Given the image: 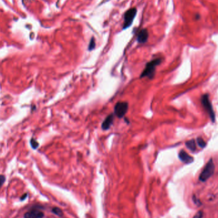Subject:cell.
<instances>
[{
  "label": "cell",
  "mask_w": 218,
  "mask_h": 218,
  "mask_svg": "<svg viewBox=\"0 0 218 218\" xmlns=\"http://www.w3.org/2000/svg\"><path fill=\"white\" fill-rule=\"evenodd\" d=\"M95 46H96V43H95V39L94 38H92L91 40H90V42H89V47H88V50L91 51L92 50H93L95 48Z\"/></svg>",
  "instance_id": "cell-12"
},
{
  "label": "cell",
  "mask_w": 218,
  "mask_h": 218,
  "mask_svg": "<svg viewBox=\"0 0 218 218\" xmlns=\"http://www.w3.org/2000/svg\"><path fill=\"white\" fill-rule=\"evenodd\" d=\"M137 13L136 8H131L127 10L124 15V24H123V29H126L131 26L132 24L135 17Z\"/></svg>",
  "instance_id": "cell-3"
},
{
  "label": "cell",
  "mask_w": 218,
  "mask_h": 218,
  "mask_svg": "<svg viewBox=\"0 0 218 218\" xmlns=\"http://www.w3.org/2000/svg\"><path fill=\"white\" fill-rule=\"evenodd\" d=\"M27 196H28V194H26H26H24L21 198V200H25L26 199V198L27 197Z\"/></svg>",
  "instance_id": "cell-17"
},
{
  "label": "cell",
  "mask_w": 218,
  "mask_h": 218,
  "mask_svg": "<svg viewBox=\"0 0 218 218\" xmlns=\"http://www.w3.org/2000/svg\"><path fill=\"white\" fill-rule=\"evenodd\" d=\"M5 181V177L4 175H0V188H1Z\"/></svg>",
  "instance_id": "cell-15"
},
{
  "label": "cell",
  "mask_w": 218,
  "mask_h": 218,
  "mask_svg": "<svg viewBox=\"0 0 218 218\" xmlns=\"http://www.w3.org/2000/svg\"><path fill=\"white\" fill-rule=\"evenodd\" d=\"M114 115L111 114L108 115V116L105 119L103 123L101 124V128L104 130H108L111 128L114 122Z\"/></svg>",
  "instance_id": "cell-8"
},
{
  "label": "cell",
  "mask_w": 218,
  "mask_h": 218,
  "mask_svg": "<svg viewBox=\"0 0 218 218\" xmlns=\"http://www.w3.org/2000/svg\"><path fill=\"white\" fill-rule=\"evenodd\" d=\"M162 58H156L153 60L149 63L146 64L144 70L140 75V78L144 77H148L149 79H152L155 75L156 68L157 66L160 65L162 63Z\"/></svg>",
  "instance_id": "cell-1"
},
{
  "label": "cell",
  "mask_w": 218,
  "mask_h": 218,
  "mask_svg": "<svg viewBox=\"0 0 218 218\" xmlns=\"http://www.w3.org/2000/svg\"><path fill=\"white\" fill-rule=\"evenodd\" d=\"M203 215V214L202 211H201V210L198 211V212L193 216V218H202Z\"/></svg>",
  "instance_id": "cell-14"
},
{
  "label": "cell",
  "mask_w": 218,
  "mask_h": 218,
  "mask_svg": "<svg viewBox=\"0 0 218 218\" xmlns=\"http://www.w3.org/2000/svg\"><path fill=\"white\" fill-rule=\"evenodd\" d=\"M197 143H198V146L201 147V148H204V147H206V146L207 145L206 142H205V140L201 137H198L197 138Z\"/></svg>",
  "instance_id": "cell-11"
},
{
  "label": "cell",
  "mask_w": 218,
  "mask_h": 218,
  "mask_svg": "<svg viewBox=\"0 0 218 218\" xmlns=\"http://www.w3.org/2000/svg\"><path fill=\"white\" fill-rule=\"evenodd\" d=\"M201 100H202V104L203 107H204L205 109H206L207 113L209 114L210 119L212 120L213 123H214L215 119H216L215 114H214V112L213 110L212 104H211L210 101L209 95L208 94L203 95Z\"/></svg>",
  "instance_id": "cell-4"
},
{
  "label": "cell",
  "mask_w": 218,
  "mask_h": 218,
  "mask_svg": "<svg viewBox=\"0 0 218 218\" xmlns=\"http://www.w3.org/2000/svg\"><path fill=\"white\" fill-rule=\"evenodd\" d=\"M53 213L54 214H55L56 215L58 216H62L63 215V211L61 210V209L58 208V207H54L53 209Z\"/></svg>",
  "instance_id": "cell-13"
},
{
  "label": "cell",
  "mask_w": 218,
  "mask_h": 218,
  "mask_svg": "<svg viewBox=\"0 0 218 218\" xmlns=\"http://www.w3.org/2000/svg\"><path fill=\"white\" fill-rule=\"evenodd\" d=\"M179 158L181 162L186 164L191 163L194 161L193 158L189 155L184 150H181L179 152Z\"/></svg>",
  "instance_id": "cell-6"
},
{
  "label": "cell",
  "mask_w": 218,
  "mask_h": 218,
  "mask_svg": "<svg viewBox=\"0 0 218 218\" xmlns=\"http://www.w3.org/2000/svg\"><path fill=\"white\" fill-rule=\"evenodd\" d=\"M44 214L43 213L38 210L34 209L26 213L24 217V218H42Z\"/></svg>",
  "instance_id": "cell-9"
},
{
  "label": "cell",
  "mask_w": 218,
  "mask_h": 218,
  "mask_svg": "<svg viewBox=\"0 0 218 218\" xmlns=\"http://www.w3.org/2000/svg\"><path fill=\"white\" fill-rule=\"evenodd\" d=\"M129 105L126 101L118 102L114 107V115L119 118H123L128 110Z\"/></svg>",
  "instance_id": "cell-5"
},
{
  "label": "cell",
  "mask_w": 218,
  "mask_h": 218,
  "mask_svg": "<svg viewBox=\"0 0 218 218\" xmlns=\"http://www.w3.org/2000/svg\"><path fill=\"white\" fill-rule=\"evenodd\" d=\"M193 200L194 201V202H195V204H196V205H198V206H200V203H201V202L199 201V200H198V199H196V198L195 197V196L194 195V196H193Z\"/></svg>",
  "instance_id": "cell-16"
},
{
  "label": "cell",
  "mask_w": 218,
  "mask_h": 218,
  "mask_svg": "<svg viewBox=\"0 0 218 218\" xmlns=\"http://www.w3.org/2000/svg\"><path fill=\"white\" fill-rule=\"evenodd\" d=\"M149 38L148 31L146 29H141L137 35V40L139 43H144L147 41Z\"/></svg>",
  "instance_id": "cell-7"
},
{
  "label": "cell",
  "mask_w": 218,
  "mask_h": 218,
  "mask_svg": "<svg viewBox=\"0 0 218 218\" xmlns=\"http://www.w3.org/2000/svg\"><path fill=\"white\" fill-rule=\"evenodd\" d=\"M215 170V165L212 159H210L205 166L199 177V180L202 182H206L212 176Z\"/></svg>",
  "instance_id": "cell-2"
},
{
  "label": "cell",
  "mask_w": 218,
  "mask_h": 218,
  "mask_svg": "<svg viewBox=\"0 0 218 218\" xmlns=\"http://www.w3.org/2000/svg\"><path fill=\"white\" fill-rule=\"evenodd\" d=\"M186 145L188 148L191 151H195L196 149V145L194 139H192L186 142Z\"/></svg>",
  "instance_id": "cell-10"
}]
</instances>
